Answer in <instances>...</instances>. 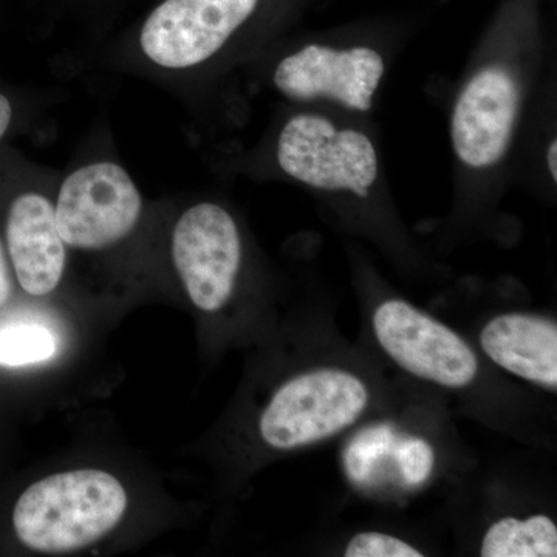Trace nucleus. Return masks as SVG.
I'll return each mask as SVG.
<instances>
[{"mask_svg":"<svg viewBox=\"0 0 557 557\" xmlns=\"http://www.w3.org/2000/svg\"><path fill=\"white\" fill-rule=\"evenodd\" d=\"M24 110L13 91L0 86V149L9 145L13 135L22 126Z\"/></svg>","mask_w":557,"mask_h":557,"instance_id":"f3484780","label":"nucleus"},{"mask_svg":"<svg viewBox=\"0 0 557 557\" xmlns=\"http://www.w3.org/2000/svg\"><path fill=\"white\" fill-rule=\"evenodd\" d=\"M17 295H20V289H17L16 281H14L13 270H11L2 237H0V313L13 306Z\"/></svg>","mask_w":557,"mask_h":557,"instance_id":"a211bd4d","label":"nucleus"},{"mask_svg":"<svg viewBox=\"0 0 557 557\" xmlns=\"http://www.w3.org/2000/svg\"><path fill=\"white\" fill-rule=\"evenodd\" d=\"M394 465L406 485H423L434 471V448L423 438L399 437L394 449Z\"/></svg>","mask_w":557,"mask_h":557,"instance_id":"2eb2a0df","label":"nucleus"},{"mask_svg":"<svg viewBox=\"0 0 557 557\" xmlns=\"http://www.w3.org/2000/svg\"><path fill=\"white\" fill-rule=\"evenodd\" d=\"M148 218L141 189L109 153L79 161L58 178L54 219L69 258H115L139 239Z\"/></svg>","mask_w":557,"mask_h":557,"instance_id":"7ed1b4c3","label":"nucleus"},{"mask_svg":"<svg viewBox=\"0 0 557 557\" xmlns=\"http://www.w3.org/2000/svg\"><path fill=\"white\" fill-rule=\"evenodd\" d=\"M368 403V386L354 373L311 370L274 392L260 416V437L271 449L302 448L354 424Z\"/></svg>","mask_w":557,"mask_h":557,"instance_id":"39448f33","label":"nucleus"},{"mask_svg":"<svg viewBox=\"0 0 557 557\" xmlns=\"http://www.w3.org/2000/svg\"><path fill=\"white\" fill-rule=\"evenodd\" d=\"M383 75L384 61L379 51L307 46L278 62L273 83L292 100L329 98L344 108L368 112Z\"/></svg>","mask_w":557,"mask_h":557,"instance_id":"1a4fd4ad","label":"nucleus"},{"mask_svg":"<svg viewBox=\"0 0 557 557\" xmlns=\"http://www.w3.org/2000/svg\"><path fill=\"white\" fill-rule=\"evenodd\" d=\"M373 332L388 357L418 379L460 388L478 376L472 348L453 329L405 300L381 304L373 314Z\"/></svg>","mask_w":557,"mask_h":557,"instance_id":"6e6552de","label":"nucleus"},{"mask_svg":"<svg viewBox=\"0 0 557 557\" xmlns=\"http://www.w3.org/2000/svg\"><path fill=\"white\" fill-rule=\"evenodd\" d=\"M398 438L391 426H373L358 434L344 456V465L351 482L364 485L372 480L376 469L394 453Z\"/></svg>","mask_w":557,"mask_h":557,"instance_id":"4468645a","label":"nucleus"},{"mask_svg":"<svg viewBox=\"0 0 557 557\" xmlns=\"http://www.w3.org/2000/svg\"><path fill=\"white\" fill-rule=\"evenodd\" d=\"M519 112V89L508 70L486 67L469 81L453 115L458 159L483 170L504 157Z\"/></svg>","mask_w":557,"mask_h":557,"instance_id":"9d476101","label":"nucleus"},{"mask_svg":"<svg viewBox=\"0 0 557 557\" xmlns=\"http://www.w3.org/2000/svg\"><path fill=\"white\" fill-rule=\"evenodd\" d=\"M346 557H421L423 553L391 534L359 533L348 542Z\"/></svg>","mask_w":557,"mask_h":557,"instance_id":"dca6fc26","label":"nucleus"},{"mask_svg":"<svg viewBox=\"0 0 557 557\" xmlns=\"http://www.w3.org/2000/svg\"><path fill=\"white\" fill-rule=\"evenodd\" d=\"M556 156H557V143L553 141L552 145H549L548 148V168L549 172H552L553 180H557V164H556Z\"/></svg>","mask_w":557,"mask_h":557,"instance_id":"6ab92c4d","label":"nucleus"},{"mask_svg":"<svg viewBox=\"0 0 557 557\" xmlns=\"http://www.w3.org/2000/svg\"><path fill=\"white\" fill-rule=\"evenodd\" d=\"M258 5L259 0H163L139 30L138 57L166 75L203 67Z\"/></svg>","mask_w":557,"mask_h":557,"instance_id":"423d86ee","label":"nucleus"},{"mask_svg":"<svg viewBox=\"0 0 557 557\" xmlns=\"http://www.w3.org/2000/svg\"><path fill=\"white\" fill-rule=\"evenodd\" d=\"M60 174L0 149V237L22 295L47 299L64 285L70 258L54 219Z\"/></svg>","mask_w":557,"mask_h":557,"instance_id":"f03ea898","label":"nucleus"},{"mask_svg":"<svg viewBox=\"0 0 557 557\" xmlns=\"http://www.w3.org/2000/svg\"><path fill=\"white\" fill-rule=\"evenodd\" d=\"M276 160L288 177L311 188L366 197L379 175V157L364 134L336 129L329 120L299 113L277 138Z\"/></svg>","mask_w":557,"mask_h":557,"instance_id":"0eeeda50","label":"nucleus"},{"mask_svg":"<svg viewBox=\"0 0 557 557\" xmlns=\"http://www.w3.org/2000/svg\"><path fill=\"white\" fill-rule=\"evenodd\" d=\"M57 336L36 322L0 324V368H25L49 361L57 354Z\"/></svg>","mask_w":557,"mask_h":557,"instance_id":"ddd939ff","label":"nucleus"},{"mask_svg":"<svg viewBox=\"0 0 557 557\" xmlns=\"http://www.w3.org/2000/svg\"><path fill=\"white\" fill-rule=\"evenodd\" d=\"M129 507L126 486L112 472L75 468L36 480L16 498L11 530L42 555L78 552L109 536Z\"/></svg>","mask_w":557,"mask_h":557,"instance_id":"f257e3e1","label":"nucleus"},{"mask_svg":"<svg viewBox=\"0 0 557 557\" xmlns=\"http://www.w3.org/2000/svg\"><path fill=\"white\" fill-rule=\"evenodd\" d=\"M168 258L189 302L201 313H219L239 281L244 259L239 226L214 201L189 205L171 222Z\"/></svg>","mask_w":557,"mask_h":557,"instance_id":"20e7f679","label":"nucleus"},{"mask_svg":"<svg viewBox=\"0 0 557 557\" xmlns=\"http://www.w3.org/2000/svg\"><path fill=\"white\" fill-rule=\"evenodd\" d=\"M480 344L502 369L531 383L557 388V327L549 319L509 313L491 319Z\"/></svg>","mask_w":557,"mask_h":557,"instance_id":"9b49d317","label":"nucleus"},{"mask_svg":"<svg viewBox=\"0 0 557 557\" xmlns=\"http://www.w3.org/2000/svg\"><path fill=\"white\" fill-rule=\"evenodd\" d=\"M480 556L556 557V523L544 515L497 520L483 536Z\"/></svg>","mask_w":557,"mask_h":557,"instance_id":"f8f14e48","label":"nucleus"}]
</instances>
